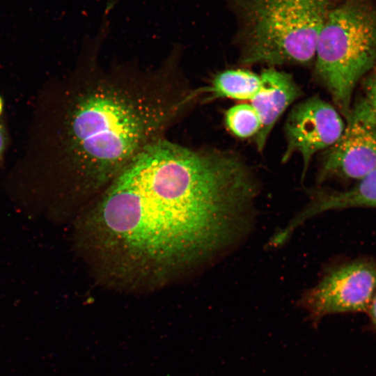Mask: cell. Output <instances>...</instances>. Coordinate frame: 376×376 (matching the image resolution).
Instances as JSON below:
<instances>
[{
  "label": "cell",
  "instance_id": "4",
  "mask_svg": "<svg viewBox=\"0 0 376 376\" xmlns=\"http://www.w3.org/2000/svg\"><path fill=\"white\" fill-rule=\"evenodd\" d=\"M315 75L346 119L354 89L376 64L375 0H341L318 39Z\"/></svg>",
  "mask_w": 376,
  "mask_h": 376
},
{
  "label": "cell",
  "instance_id": "3",
  "mask_svg": "<svg viewBox=\"0 0 376 376\" xmlns=\"http://www.w3.org/2000/svg\"><path fill=\"white\" fill-rule=\"evenodd\" d=\"M245 64H306L320 32L341 0H226Z\"/></svg>",
  "mask_w": 376,
  "mask_h": 376
},
{
  "label": "cell",
  "instance_id": "10",
  "mask_svg": "<svg viewBox=\"0 0 376 376\" xmlns=\"http://www.w3.org/2000/svg\"><path fill=\"white\" fill-rule=\"evenodd\" d=\"M262 84L260 75L241 69L228 70L217 75L211 84L201 92L209 93L211 97H226L251 101Z\"/></svg>",
  "mask_w": 376,
  "mask_h": 376
},
{
  "label": "cell",
  "instance_id": "14",
  "mask_svg": "<svg viewBox=\"0 0 376 376\" xmlns=\"http://www.w3.org/2000/svg\"><path fill=\"white\" fill-rule=\"evenodd\" d=\"M5 146V136L3 128L0 125V157L3 151Z\"/></svg>",
  "mask_w": 376,
  "mask_h": 376
},
{
  "label": "cell",
  "instance_id": "6",
  "mask_svg": "<svg viewBox=\"0 0 376 376\" xmlns=\"http://www.w3.org/2000/svg\"><path fill=\"white\" fill-rule=\"evenodd\" d=\"M376 170V115L363 97L352 103L344 130L324 157L318 182L356 180Z\"/></svg>",
  "mask_w": 376,
  "mask_h": 376
},
{
  "label": "cell",
  "instance_id": "15",
  "mask_svg": "<svg viewBox=\"0 0 376 376\" xmlns=\"http://www.w3.org/2000/svg\"><path fill=\"white\" fill-rule=\"evenodd\" d=\"M1 101H0V110H1Z\"/></svg>",
  "mask_w": 376,
  "mask_h": 376
},
{
  "label": "cell",
  "instance_id": "12",
  "mask_svg": "<svg viewBox=\"0 0 376 376\" xmlns=\"http://www.w3.org/2000/svg\"><path fill=\"white\" fill-rule=\"evenodd\" d=\"M363 97L376 115V64L366 75Z\"/></svg>",
  "mask_w": 376,
  "mask_h": 376
},
{
  "label": "cell",
  "instance_id": "11",
  "mask_svg": "<svg viewBox=\"0 0 376 376\" xmlns=\"http://www.w3.org/2000/svg\"><path fill=\"white\" fill-rule=\"evenodd\" d=\"M225 122L228 130L240 138L256 136L261 127L260 118L250 104L230 107L226 113Z\"/></svg>",
  "mask_w": 376,
  "mask_h": 376
},
{
  "label": "cell",
  "instance_id": "9",
  "mask_svg": "<svg viewBox=\"0 0 376 376\" xmlns=\"http://www.w3.org/2000/svg\"><path fill=\"white\" fill-rule=\"evenodd\" d=\"M260 90L249 101L256 111L261 127L256 135L257 149L262 151L277 120L285 110L301 95L300 87L292 77L274 68H268L261 75Z\"/></svg>",
  "mask_w": 376,
  "mask_h": 376
},
{
  "label": "cell",
  "instance_id": "2",
  "mask_svg": "<svg viewBox=\"0 0 376 376\" xmlns=\"http://www.w3.org/2000/svg\"><path fill=\"white\" fill-rule=\"evenodd\" d=\"M107 28L89 42L65 90L58 146L61 164L82 195L101 192L146 145L162 134L198 96L178 68V49L159 66L104 65L97 60Z\"/></svg>",
  "mask_w": 376,
  "mask_h": 376
},
{
  "label": "cell",
  "instance_id": "5",
  "mask_svg": "<svg viewBox=\"0 0 376 376\" xmlns=\"http://www.w3.org/2000/svg\"><path fill=\"white\" fill-rule=\"evenodd\" d=\"M375 292L376 261L359 258L329 270L297 304L318 324L329 315L367 311Z\"/></svg>",
  "mask_w": 376,
  "mask_h": 376
},
{
  "label": "cell",
  "instance_id": "8",
  "mask_svg": "<svg viewBox=\"0 0 376 376\" xmlns=\"http://www.w3.org/2000/svg\"><path fill=\"white\" fill-rule=\"evenodd\" d=\"M376 207V170L357 180L345 191L317 190L313 191L310 201L289 223L270 239L278 247L286 242L294 231L304 221L326 211L350 207Z\"/></svg>",
  "mask_w": 376,
  "mask_h": 376
},
{
  "label": "cell",
  "instance_id": "7",
  "mask_svg": "<svg viewBox=\"0 0 376 376\" xmlns=\"http://www.w3.org/2000/svg\"><path fill=\"white\" fill-rule=\"evenodd\" d=\"M345 125L338 111L320 97L313 96L301 102L291 110L285 125L287 145L282 162L299 153L303 160L304 178L313 156L331 147Z\"/></svg>",
  "mask_w": 376,
  "mask_h": 376
},
{
  "label": "cell",
  "instance_id": "13",
  "mask_svg": "<svg viewBox=\"0 0 376 376\" xmlns=\"http://www.w3.org/2000/svg\"><path fill=\"white\" fill-rule=\"evenodd\" d=\"M366 312L368 314L372 324L376 329V292Z\"/></svg>",
  "mask_w": 376,
  "mask_h": 376
},
{
  "label": "cell",
  "instance_id": "1",
  "mask_svg": "<svg viewBox=\"0 0 376 376\" xmlns=\"http://www.w3.org/2000/svg\"><path fill=\"white\" fill-rule=\"evenodd\" d=\"M259 192L256 176L237 155L159 138L81 214L78 244L107 285L157 287L242 242Z\"/></svg>",
  "mask_w": 376,
  "mask_h": 376
}]
</instances>
